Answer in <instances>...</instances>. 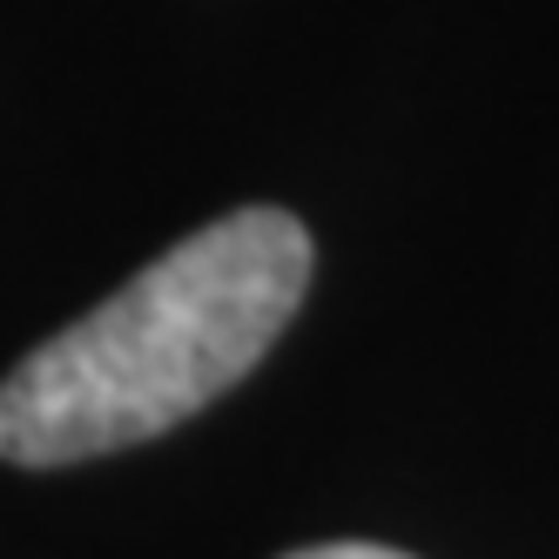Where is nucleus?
Returning a JSON list of instances; mask_svg holds the SVG:
<instances>
[{
	"label": "nucleus",
	"mask_w": 559,
	"mask_h": 559,
	"mask_svg": "<svg viewBox=\"0 0 559 559\" xmlns=\"http://www.w3.org/2000/svg\"><path fill=\"white\" fill-rule=\"evenodd\" d=\"M284 559H412V552H391V546H357V539H344V546H304V552H284Z\"/></svg>",
	"instance_id": "obj_2"
},
{
	"label": "nucleus",
	"mask_w": 559,
	"mask_h": 559,
	"mask_svg": "<svg viewBox=\"0 0 559 559\" xmlns=\"http://www.w3.org/2000/svg\"><path fill=\"white\" fill-rule=\"evenodd\" d=\"M310 290V236L284 210L203 223L108 304L0 378V459L82 465L195 418L284 337Z\"/></svg>",
	"instance_id": "obj_1"
}]
</instances>
